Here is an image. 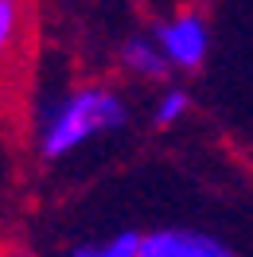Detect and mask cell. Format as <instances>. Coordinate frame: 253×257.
<instances>
[{
	"label": "cell",
	"instance_id": "cell-1",
	"mask_svg": "<svg viewBox=\"0 0 253 257\" xmlns=\"http://www.w3.org/2000/svg\"><path fill=\"white\" fill-rule=\"evenodd\" d=\"M35 148L43 160H66L78 148L113 137L129 125V101L105 82H82L51 97L35 121Z\"/></svg>",
	"mask_w": 253,
	"mask_h": 257
},
{
	"label": "cell",
	"instance_id": "cell-2",
	"mask_svg": "<svg viewBox=\"0 0 253 257\" xmlns=\"http://www.w3.org/2000/svg\"><path fill=\"white\" fill-rule=\"evenodd\" d=\"M152 39L160 43L164 59L172 70H199L206 63V51H210V28H206V16L199 8H175L172 16H164L152 28Z\"/></svg>",
	"mask_w": 253,
	"mask_h": 257
},
{
	"label": "cell",
	"instance_id": "cell-3",
	"mask_svg": "<svg viewBox=\"0 0 253 257\" xmlns=\"http://www.w3.org/2000/svg\"><path fill=\"white\" fill-rule=\"evenodd\" d=\"M137 257H237L222 238L199 230H152L137 238Z\"/></svg>",
	"mask_w": 253,
	"mask_h": 257
},
{
	"label": "cell",
	"instance_id": "cell-4",
	"mask_svg": "<svg viewBox=\"0 0 253 257\" xmlns=\"http://www.w3.org/2000/svg\"><path fill=\"white\" fill-rule=\"evenodd\" d=\"M121 70L137 82H164L172 74V66L152 35H129L121 43Z\"/></svg>",
	"mask_w": 253,
	"mask_h": 257
},
{
	"label": "cell",
	"instance_id": "cell-5",
	"mask_svg": "<svg viewBox=\"0 0 253 257\" xmlns=\"http://www.w3.org/2000/svg\"><path fill=\"white\" fill-rule=\"evenodd\" d=\"M28 28V12H24V0H0V66L16 55L20 39Z\"/></svg>",
	"mask_w": 253,
	"mask_h": 257
},
{
	"label": "cell",
	"instance_id": "cell-6",
	"mask_svg": "<svg viewBox=\"0 0 253 257\" xmlns=\"http://www.w3.org/2000/svg\"><path fill=\"white\" fill-rule=\"evenodd\" d=\"M187 113H191V94L183 86H164L160 97H156V105H152V125L156 128H175Z\"/></svg>",
	"mask_w": 253,
	"mask_h": 257
},
{
	"label": "cell",
	"instance_id": "cell-7",
	"mask_svg": "<svg viewBox=\"0 0 253 257\" xmlns=\"http://www.w3.org/2000/svg\"><path fill=\"white\" fill-rule=\"evenodd\" d=\"M137 238H141V234H113V238H105V241L78 245L70 257H137Z\"/></svg>",
	"mask_w": 253,
	"mask_h": 257
},
{
	"label": "cell",
	"instance_id": "cell-8",
	"mask_svg": "<svg viewBox=\"0 0 253 257\" xmlns=\"http://www.w3.org/2000/svg\"><path fill=\"white\" fill-rule=\"evenodd\" d=\"M20 257H32V253H20Z\"/></svg>",
	"mask_w": 253,
	"mask_h": 257
}]
</instances>
